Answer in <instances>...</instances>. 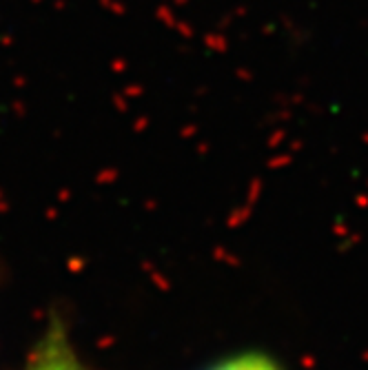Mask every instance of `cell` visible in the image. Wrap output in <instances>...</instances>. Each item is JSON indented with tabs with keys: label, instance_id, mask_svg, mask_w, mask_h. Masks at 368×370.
<instances>
[{
	"label": "cell",
	"instance_id": "cell-1",
	"mask_svg": "<svg viewBox=\"0 0 368 370\" xmlns=\"http://www.w3.org/2000/svg\"><path fill=\"white\" fill-rule=\"evenodd\" d=\"M23 370H89L73 348L65 326L54 320L43 337L38 340L34 353L27 359Z\"/></svg>",
	"mask_w": 368,
	"mask_h": 370
},
{
	"label": "cell",
	"instance_id": "cell-2",
	"mask_svg": "<svg viewBox=\"0 0 368 370\" xmlns=\"http://www.w3.org/2000/svg\"><path fill=\"white\" fill-rule=\"evenodd\" d=\"M206 370H282V366L264 353H242L226 357Z\"/></svg>",
	"mask_w": 368,
	"mask_h": 370
}]
</instances>
